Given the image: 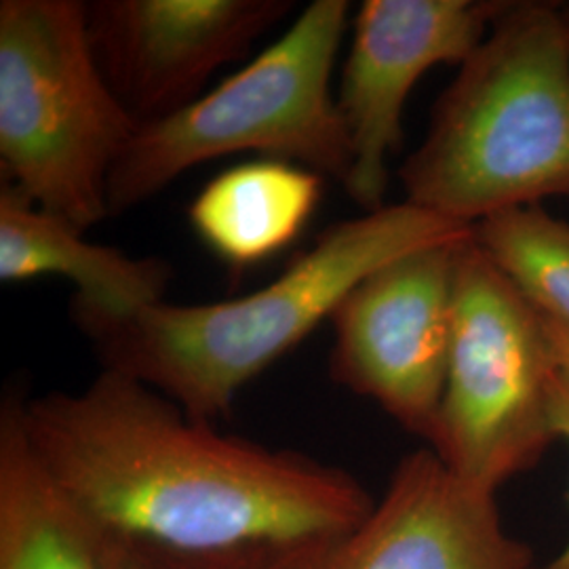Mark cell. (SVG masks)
I'll return each instance as SVG.
<instances>
[{
  "label": "cell",
  "instance_id": "cell-1",
  "mask_svg": "<svg viewBox=\"0 0 569 569\" xmlns=\"http://www.w3.org/2000/svg\"><path fill=\"white\" fill-rule=\"evenodd\" d=\"M21 425L93 533L190 552L279 549L357 528L376 505L345 468L222 435L106 369L79 392L21 395Z\"/></svg>",
  "mask_w": 569,
  "mask_h": 569
},
{
  "label": "cell",
  "instance_id": "cell-2",
  "mask_svg": "<svg viewBox=\"0 0 569 569\" xmlns=\"http://www.w3.org/2000/svg\"><path fill=\"white\" fill-rule=\"evenodd\" d=\"M475 237L418 204H385L329 226L312 249L258 291L213 305L148 306L110 317L70 306L106 371L161 392L199 422L216 425L253 378L329 321L346 296L407 253Z\"/></svg>",
  "mask_w": 569,
  "mask_h": 569
},
{
  "label": "cell",
  "instance_id": "cell-3",
  "mask_svg": "<svg viewBox=\"0 0 569 569\" xmlns=\"http://www.w3.org/2000/svg\"><path fill=\"white\" fill-rule=\"evenodd\" d=\"M407 203L479 224L569 199V11L509 0L401 167Z\"/></svg>",
  "mask_w": 569,
  "mask_h": 569
},
{
  "label": "cell",
  "instance_id": "cell-4",
  "mask_svg": "<svg viewBox=\"0 0 569 569\" xmlns=\"http://www.w3.org/2000/svg\"><path fill=\"white\" fill-rule=\"evenodd\" d=\"M350 2L315 0L279 41L182 110L140 124L108 182L110 216L159 194L192 167L258 152L345 186L352 150L331 93Z\"/></svg>",
  "mask_w": 569,
  "mask_h": 569
},
{
  "label": "cell",
  "instance_id": "cell-5",
  "mask_svg": "<svg viewBox=\"0 0 569 569\" xmlns=\"http://www.w3.org/2000/svg\"><path fill=\"white\" fill-rule=\"evenodd\" d=\"M138 127L96 61L87 2H0L4 183L84 232L110 216L108 182Z\"/></svg>",
  "mask_w": 569,
  "mask_h": 569
},
{
  "label": "cell",
  "instance_id": "cell-6",
  "mask_svg": "<svg viewBox=\"0 0 569 569\" xmlns=\"http://www.w3.org/2000/svg\"><path fill=\"white\" fill-rule=\"evenodd\" d=\"M542 317L475 243L456 274L448 380L428 448L475 488L498 493L557 441Z\"/></svg>",
  "mask_w": 569,
  "mask_h": 569
},
{
  "label": "cell",
  "instance_id": "cell-7",
  "mask_svg": "<svg viewBox=\"0 0 569 569\" xmlns=\"http://www.w3.org/2000/svg\"><path fill=\"white\" fill-rule=\"evenodd\" d=\"M468 241L427 247L373 270L331 317V380L427 443L448 380L456 274Z\"/></svg>",
  "mask_w": 569,
  "mask_h": 569
},
{
  "label": "cell",
  "instance_id": "cell-8",
  "mask_svg": "<svg viewBox=\"0 0 569 569\" xmlns=\"http://www.w3.org/2000/svg\"><path fill=\"white\" fill-rule=\"evenodd\" d=\"M258 569H536L498 493L451 472L432 449L406 456L357 528L258 550Z\"/></svg>",
  "mask_w": 569,
  "mask_h": 569
},
{
  "label": "cell",
  "instance_id": "cell-9",
  "mask_svg": "<svg viewBox=\"0 0 569 569\" xmlns=\"http://www.w3.org/2000/svg\"><path fill=\"white\" fill-rule=\"evenodd\" d=\"M509 0H366L336 102L345 119L352 167L346 194L366 211L385 207L388 161L403 142L411 89L430 68L465 63L486 41Z\"/></svg>",
  "mask_w": 569,
  "mask_h": 569
},
{
  "label": "cell",
  "instance_id": "cell-10",
  "mask_svg": "<svg viewBox=\"0 0 569 569\" xmlns=\"http://www.w3.org/2000/svg\"><path fill=\"white\" fill-rule=\"evenodd\" d=\"M291 9V0H96L87 30L112 93L146 124L197 102Z\"/></svg>",
  "mask_w": 569,
  "mask_h": 569
},
{
  "label": "cell",
  "instance_id": "cell-11",
  "mask_svg": "<svg viewBox=\"0 0 569 569\" xmlns=\"http://www.w3.org/2000/svg\"><path fill=\"white\" fill-rule=\"evenodd\" d=\"M60 216L42 211L9 183L0 190V281L63 277L77 287L72 306L110 317L163 302L171 270L157 258H131L91 243Z\"/></svg>",
  "mask_w": 569,
  "mask_h": 569
},
{
  "label": "cell",
  "instance_id": "cell-12",
  "mask_svg": "<svg viewBox=\"0 0 569 569\" xmlns=\"http://www.w3.org/2000/svg\"><path fill=\"white\" fill-rule=\"evenodd\" d=\"M323 176L274 159L237 164L204 186L188 209L197 237L237 270L293 243L321 201Z\"/></svg>",
  "mask_w": 569,
  "mask_h": 569
},
{
  "label": "cell",
  "instance_id": "cell-13",
  "mask_svg": "<svg viewBox=\"0 0 569 569\" xmlns=\"http://www.w3.org/2000/svg\"><path fill=\"white\" fill-rule=\"evenodd\" d=\"M0 569H103L89 529L30 448L16 390L0 406Z\"/></svg>",
  "mask_w": 569,
  "mask_h": 569
},
{
  "label": "cell",
  "instance_id": "cell-14",
  "mask_svg": "<svg viewBox=\"0 0 569 569\" xmlns=\"http://www.w3.org/2000/svg\"><path fill=\"white\" fill-rule=\"evenodd\" d=\"M475 243L540 317L569 327V224L542 204L475 224Z\"/></svg>",
  "mask_w": 569,
  "mask_h": 569
},
{
  "label": "cell",
  "instance_id": "cell-15",
  "mask_svg": "<svg viewBox=\"0 0 569 569\" xmlns=\"http://www.w3.org/2000/svg\"><path fill=\"white\" fill-rule=\"evenodd\" d=\"M103 569H258V550L190 552L89 531Z\"/></svg>",
  "mask_w": 569,
  "mask_h": 569
},
{
  "label": "cell",
  "instance_id": "cell-16",
  "mask_svg": "<svg viewBox=\"0 0 569 569\" xmlns=\"http://www.w3.org/2000/svg\"><path fill=\"white\" fill-rule=\"evenodd\" d=\"M550 422L557 441H566L569 446V380L557 369L550 382ZM536 569H569V542L549 563Z\"/></svg>",
  "mask_w": 569,
  "mask_h": 569
},
{
  "label": "cell",
  "instance_id": "cell-17",
  "mask_svg": "<svg viewBox=\"0 0 569 569\" xmlns=\"http://www.w3.org/2000/svg\"><path fill=\"white\" fill-rule=\"evenodd\" d=\"M542 327H545L552 363L557 367V371L569 380V327L545 317H542Z\"/></svg>",
  "mask_w": 569,
  "mask_h": 569
}]
</instances>
